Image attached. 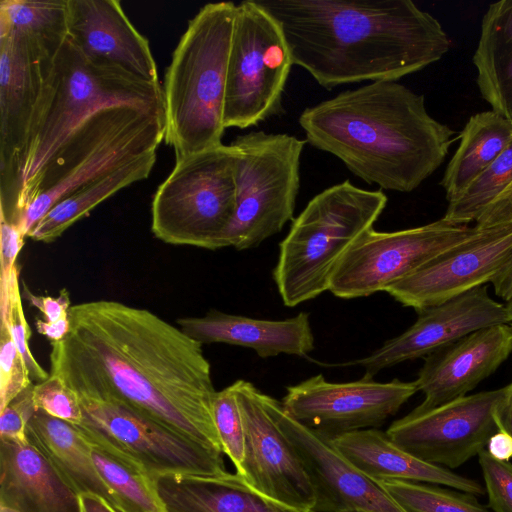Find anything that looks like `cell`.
<instances>
[{
    "label": "cell",
    "instance_id": "33",
    "mask_svg": "<svg viewBox=\"0 0 512 512\" xmlns=\"http://www.w3.org/2000/svg\"><path fill=\"white\" fill-rule=\"evenodd\" d=\"M379 483L407 512H490L475 495L441 485L404 480Z\"/></svg>",
    "mask_w": 512,
    "mask_h": 512
},
{
    "label": "cell",
    "instance_id": "37",
    "mask_svg": "<svg viewBox=\"0 0 512 512\" xmlns=\"http://www.w3.org/2000/svg\"><path fill=\"white\" fill-rule=\"evenodd\" d=\"M19 270V266L17 265L9 283L8 308L6 313L0 316V320L7 321L14 342L27 365L31 379L39 383L46 380L50 374L37 362L29 348L28 342L31 336V330L23 310L22 297L18 283Z\"/></svg>",
    "mask_w": 512,
    "mask_h": 512
},
{
    "label": "cell",
    "instance_id": "8",
    "mask_svg": "<svg viewBox=\"0 0 512 512\" xmlns=\"http://www.w3.org/2000/svg\"><path fill=\"white\" fill-rule=\"evenodd\" d=\"M236 208L235 158L231 145L176 159L151 205V230L172 245L223 248Z\"/></svg>",
    "mask_w": 512,
    "mask_h": 512
},
{
    "label": "cell",
    "instance_id": "40",
    "mask_svg": "<svg viewBox=\"0 0 512 512\" xmlns=\"http://www.w3.org/2000/svg\"><path fill=\"white\" fill-rule=\"evenodd\" d=\"M33 385L0 411L1 441L28 444L27 424L36 408L32 399Z\"/></svg>",
    "mask_w": 512,
    "mask_h": 512
},
{
    "label": "cell",
    "instance_id": "22",
    "mask_svg": "<svg viewBox=\"0 0 512 512\" xmlns=\"http://www.w3.org/2000/svg\"><path fill=\"white\" fill-rule=\"evenodd\" d=\"M177 323L185 334L201 344L243 346L253 349L261 358L279 354L305 357L315 347L306 312L285 320H264L212 309L201 317L177 319Z\"/></svg>",
    "mask_w": 512,
    "mask_h": 512
},
{
    "label": "cell",
    "instance_id": "9",
    "mask_svg": "<svg viewBox=\"0 0 512 512\" xmlns=\"http://www.w3.org/2000/svg\"><path fill=\"white\" fill-rule=\"evenodd\" d=\"M306 140L284 133L250 131L231 143L236 208L223 247L246 250L279 233L293 220Z\"/></svg>",
    "mask_w": 512,
    "mask_h": 512
},
{
    "label": "cell",
    "instance_id": "42",
    "mask_svg": "<svg viewBox=\"0 0 512 512\" xmlns=\"http://www.w3.org/2000/svg\"><path fill=\"white\" fill-rule=\"evenodd\" d=\"M475 223L478 228L512 223V183L485 209Z\"/></svg>",
    "mask_w": 512,
    "mask_h": 512
},
{
    "label": "cell",
    "instance_id": "25",
    "mask_svg": "<svg viewBox=\"0 0 512 512\" xmlns=\"http://www.w3.org/2000/svg\"><path fill=\"white\" fill-rule=\"evenodd\" d=\"M166 512H314L273 500L237 473L165 474L153 479Z\"/></svg>",
    "mask_w": 512,
    "mask_h": 512
},
{
    "label": "cell",
    "instance_id": "49",
    "mask_svg": "<svg viewBox=\"0 0 512 512\" xmlns=\"http://www.w3.org/2000/svg\"><path fill=\"white\" fill-rule=\"evenodd\" d=\"M508 309H509V312H510V315H511V323L510 325L512 326V297L509 299V301H507L506 303Z\"/></svg>",
    "mask_w": 512,
    "mask_h": 512
},
{
    "label": "cell",
    "instance_id": "15",
    "mask_svg": "<svg viewBox=\"0 0 512 512\" xmlns=\"http://www.w3.org/2000/svg\"><path fill=\"white\" fill-rule=\"evenodd\" d=\"M417 391L415 381L377 382L362 377L334 383L318 374L288 386L281 402L292 418L332 438L381 426Z\"/></svg>",
    "mask_w": 512,
    "mask_h": 512
},
{
    "label": "cell",
    "instance_id": "16",
    "mask_svg": "<svg viewBox=\"0 0 512 512\" xmlns=\"http://www.w3.org/2000/svg\"><path fill=\"white\" fill-rule=\"evenodd\" d=\"M241 409L245 458L238 475L257 492L288 506L313 510L316 495L306 469L271 409V397L246 380L233 384Z\"/></svg>",
    "mask_w": 512,
    "mask_h": 512
},
{
    "label": "cell",
    "instance_id": "1",
    "mask_svg": "<svg viewBox=\"0 0 512 512\" xmlns=\"http://www.w3.org/2000/svg\"><path fill=\"white\" fill-rule=\"evenodd\" d=\"M69 321L67 336L51 343V375L79 397L117 401L223 453L203 344L147 309L114 300L73 305Z\"/></svg>",
    "mask_w": 512,
    "mask_h": 512
},
{
    "label": "cell",
    "instance_id": "48",
    "mask_svg": "<svg viewBox=\"0 0 512 512\" xmlns=\"http://www.w3.org/2000/svg\"><path fill=\"white\" fill-rule=\"evenodd\" d=\"M0 512H18L15 508L5 504H0Z\"/></svg>",
    "mask_w": 512,
    "mask_h": 512
},
{
    "label": "cell",
    "instance_id": "47",
    "mask_svg": "<svg viewBox=\"0 0 512 512\" xmlns=\"http://www.w3.org/2000/svg\"><path fill=\"white\" fill-rule=\"evenodd\" d=\"M495 419L499 431L505 432L512 437V389L501 401L495 412Z\"/></svg>",
    "mask_w": 512,
    "mask_h": 512
},
{
    "label": "cell",
    "instance_id": "31",
    "mask_svg": "<svg viewBox=\"0 0 512 512\" xmlns=\"http://www.w3.org/2000/svg\"><path fill=\"white\" fill-rule=\"evenodd\" d=\"M0 28L28 35L58 52L68 38V0H1Z\"/></svg>",
    "mask_w": 512,
    "mask_h": 512
},
{
    "label": "cell",
    "instance_id": "30",
    "mask_svg": "<svg viewBox=\"0 0 512 512\" xmlns=\"http://www.w3.org/2000/svg\"><path fill=\"white\" fill-rule=\"evenodd\" d=\"M91 457L119 512H166L153 479L139 467L92 445Z\"/></svg>",
    "mask_w": 512,
    "mask_h": 512
},
{
    "label": "cell",
    "instance_id": "3",
    "mask_svg": "<svg viewBox=\"0 0 512 512\" xmlns=\"http://www.w3.org/2000/svg\"><path fill=\"white\" fill-rule=\"evenodd\" d=\"M305 140L334 155L368 184L411 192L434 173L454 141L427 111L423 95L397 81H376L305 108Z\"/></svg>",
    "mask_w": 512,
    "mask_h": 512
},
{
    "label": "cell",
    "instance_id": "4",
    "mask_svg": "<svg viewBox=\"0 0 512 512\" xmlns=\"http://www.w3.org/2000/svg\"><path fill=\"white\" fill-rule=\"evenodd\" d=\"M122 105L164 110L160 81L88 61L66 39L58 51L39 104L18 178L12 208L15 223L51 160L72 135L99 111Z\"/></svg>",
    "mask_w": 512,
    "mask_h": 512
},
{
    "label": "cell",
    "instance_id": "32",
    "mask_svg": "<svg viewBox=\"0 0 512 512\" xmlns=\"http://www.w3.org/2000/svg\"><path fill=\"white\" fill-rule=\"evenodd\" d=\"M512 183V141L458 196L448 201L444 219L454 224L476 222Z\"/></svg>",
    "mask_w": 512,
    "mask_h": 512
},
{
    "label": "cell",
    "instance_id": "29",
    "mask_svg": "<svg viewBox=\"0 0 512 512\" xmlns=\"http://www.w3.org/2000/svg\"><path fill=\"white\" fill-rule=\"evenodd\" d=\"M155 162L156 152H152L80 187L57 202L27 237L44 243L55 241L70 226L88 216L101 202L121 189L146 179Z\"/></svg>",
    "mask_w": 512,
    "mask_h": 512
},
{
    "label": "cell",
    "instance_id": "36",
    "mask_svg": "<svg viewBox=\"0 0 512 512\" xmlns=\"http://www.w3.org/2000/svg\"><path fill=\"white\" fill-rule=\"evenodd\" d=\"M32 399L36 410L78 425L83 420V412L78 395L57 376L51 375L33 385Z\"/></svg>",
    "mask_w": 512,
    "mask_h": 512
},
{
    "label": "cell",
    "instance_id": "38",
    "mask_svg": "<svg viewBox=\"0 0 512 512\" xmlns=\"http://www.w3.org/2000/svg\"><path fill=\"white\" fill-rule=\"evenodd\" d=\"M478 456L489 507L493 512H512V463L493 458L486 449Z\"/></svg>",
    "mask_w": 512,
    "mask_h": 512
},
{
    "label": "cell",
    "instance_id": "14",
    "mask_svg": "<svg viewBox=\"0 0 512 512\" xmlns=\"http://www.w3.org/2000/svg\"><path fill=\"white\" fill-rule=\"evenodd\" d=\"M510 386L466 395L423 412L411 411L386 433L417 458L454 469L479 455L499 431L495 412Z\"/></svg>",
    "mask_w": 512,
    "mask_h": 512
},
{
    "label": "cell",
    "instance_id": "12",
    "mask_svg": "<svg viewBox=\"0 0 512 512\" xmlns=\"http://www.w3.org/2000/svg\"><path fill=\"white\" fill-rule=\"evenodd\" d=\"M477 230L476 226L454 224L444 218L393 232L370 228L340 261L329 291L343 299L385 292L440 253L470 238Z\"/></svg>",
    "mask_w": 512,
    "mask_h": 512
},
{
    "label": "cell",
    "instance_id": "10",
    "mask_svg": "<svg viewBox=\"0 0 512 512\" xmlns=\"http://www.w3.org/2000/svg\"><path fill=\"white\" fill-rule=\"evenodd\" d=\"M293 65L277 20L257 0L237 4L227 68L225 128L245 129L282 114Z\"/></svg>",
    "mask_w": 512,
    "mask_h": 512
},
{
    "label": "cell",
    "instance_id": "11",
    "mask_svg": "<svg viewBox=\"0 0 512 512\" xmlns=\"http://www.w3.org/2000/svg\"><path fill=\"white\" fill-rule=\"evenodd\" d=\"M79 400L83 420L74 426L90 445L136 465L152 479L175 473L217 475L227 472L223 453L117 401L84 396Z\"/></svg>",
    "mask_w": 512,
    "mask_h": 512
},
{
    "label": "cell",
    "instance_id": "23",
    "mask_svg": "<svg viewBox=\"0 0 512 512\" xmlns=\"http://www.w3.org/2000/svg\"><path fill=\"white\" fill-rule=\"evenodd\" d=\"M328 439L343 457L375 481L404 480L450 487L475 496L485 493L478 481L417 458L377 428Z\"/></svg>",
    "mask_w": 512,
    "mask_h": 512
},
{
    "label": "cell",
    "instance_id": "24",
    "mask_svg": "<svg viewBox=\"0 0 512 512\" xmlns=\"http://www.w3.org/2000/svg\"><path fill=\"white\" fill-rule=\"evenodd\" d=\"M0 504L18 512H81L77 493L30 443L0 444Z\"/></svg>",
    "mask_w": 512,
    "mask_h": 512
},
{
    "label": "cell",
    "instance_id": "17",
    "mask_svg": "<svg viewBox=\"0 0 512 512\" xmlns=\"http://www.w3.org/2000/svg\"><path fill=\"white\" fill-rule=\"evenodd\" d=\"M511 254L512 223L478 228L385 292L418 312L491 282Z\"/></svg>",
    "mask_w": 512,
    "mask_h": 512
},
{
    "label": "cell",
    "instance_id": "41",
    "mask_svg": "<svg viewBox=\"0 0 512 512\" xmlns=\"http://www.w3.org/2000/svg\"><path fill=\"white\" fill-rule=\"evenodd\" d=\"M23 295L28 303L38 309L48 322H56L69 316L71 300L69 292L62 289L57 297L35 295L23 283Z\"/></svg>",
    "mask_w": 512,
    "mask_h": 512
},
{
    "label": "cell",
    "instance_id": "7",
    "mask_svg": "<svg viewBox=\"0 0 512 512\" xmlns=\"http://www.w3.org/2000/svg\"><path fill=\"white\" fill-rule=\"evenodd\" d=\"M164 137V110L122 105L99 111L51 160L14 224L27 237L61 199L135 159L156 152Z\"/></svg>",
    "mask_w": 512,
    "mask_h": 512
},
{
    "label": "cell",
    "instance_id": "35",
    "mask_svg": "<svg viewBox=\"0 0 512 512\" xmlns=\"http://www.w3.org/2000/svg\"><path fill=\"white\" fill-rule=\"evenodd\" d=\"M24 358L6 320H0V411L32 386Z\"/></svg>",
    "mask_w": 512,
    "mask_h": 512
},
{
    "label": "cell",
    "instance_id": "18",
    "mask_svg": "<svg viewBox=\"0 0 512 512\" xmlns=\"http://www.w3.org/2000/svg\"><path fill=\"white\" fill-rule=\"evenodd\" d=\"M417 313V320L403 333L346 365L361 366L363 377L373 378L385 368L427 356L480 329L511 323L507 305L492 299L486 285Z\"/></svg>",
    "mask_w": 512,
    "mask_h": 512
},
{
    "label": "cell",
    "instance_id": "45",
    "mask_svg": "<svg viewBox=\"0 0 512 512\" xmlns=\"http://www.w3.org/2000/svg\"><path fill=\"white\" fill-rule=\"evenodd\" d=\"M495 294L506 302L512 297V254L491 281Z\"/></svg>",
    "mask_w": 512,
    "mask_h": 512
},
{
    "label": "cell",
    "instance_id": "2",
    "mask_svg": "<svg viewBox=\"0 0 512 512\" xmlns=\"http://www.w3.org/2000/svg\"><path fill=\"white\" fill-rule=\"evenodd\" d=\"M279 23L292 61L330 90L397 81L439 61L451 42L410 0H257Z\"/></svg>",
    "mask_w": 512,
    "mask_h": 512
},
{
    "label": "cell",
    "instance_id": "46",
    "mask_svg": "<svg viewBox=\"0 0 512 512\" xmlns=\"http://www.w3.org/2000/svg\"><path fill=\"white\" fill-rule=\"evenodd\" d=\"M79 503L81 512H119L105 498L91 492L80 493Z\"/></svg>",
    "mask_w": 512,
    "mask_h": 512
},
{
    "label": "cell",
    "instance_id": "50",
    "mask_svg": "<svg viewBox=\"0 0 512 512\" xmlns=\"http://www.w3.org/2000/svg\"><path fill=\"white\" fill-rule=\"evenodd\" d=\"M509 386H510V388L512 389V383H511V384H509Z\"/></svg>",
    "mask_w": 512,
    "mask_h": 512
},
{
    "label": "cell",
    "instance_id": "6",
    "mask_svg": "<svg viewBox=\"0 0 512 512\" xmlns=\"http://www.w3.org/2000/svg\"><path fill=\"white\" fill-rule=\"evenodd\" d=\"M386 204L381 190H365L350 180L315 195L279 244L272 276L283 303L295 307L329 291L340 261L373 228Z\"/></svg>",
    "mask_w": 512,
    "mask_h": 512
},
{
    "label": "cell",
    "instance_id": "43",
    "mask_svg": "<svg viewBox=\"0 0 512 512\" xmlns=\"http://www.w3.org/2000/svg\"><path fill=\"white\" fill-rule=\"evenodd\" d=\"M35 327L39 334L44 335L50 342H58L67 336L70 330L69 316L56 322L36 319Z\"/></svg>",
    "mask_w": 512,
    "mask_h": 512
},
{
    "label": "cell",
    "instance_id": "34",
    "mask_svg": "<svg viewBox=\"0 0 512 512\" xmlns=\"http://www.w3.org/2000/svg\"><path fill=\"white\" fill-rule=\"evenodd\" d=\"M212 414L222 452L233 463L236 473L245 458L246 435L241 409L233 385L216 391Z\"/></svg>",
    "mask_w": 512,
    "mask_h": 512
},
{
    "label": "cell",
    "instance_id": "27",
    "mask_svg": "<svg viewBox=\"0 0 512 512\" xmlns=\"http://www.w3.org/2000/svg\"><path fill=\"white\" fill-rule=\"evenodd\" d=\"M472 60L482 98L512 124V0L488 6Z\"/></svg>",
    "mask_w": 512,
    "mask_h": 512
},
{
    "label": "cell",
    "instance_id": "13",
    "mask_svg": "<svg viewBox=\"0 0 512 512\" xmlns=\"http://www.w3.org/2000/svg\"><path fill=\"white\" fill-rule=\"evenodd\" d=\"M58 52L0 28V211L13 205L31 128Z\"/></svg>",
    "mask_w": 512,
    "mask_h": 512
},
{
    "label": "cell",
    "instance_id": "28",
    "mask_svg": "<svg viewBox=\"0 0 512 512\" xmlns=\"http://www.w3.org/2000/svg\"><path fill=\"white\" fill-rule=\"evenodd\" d=\"M440 185L447 201L458 196L512 141V124L493 110L471 116L459 135Z\"/></svg>",
    "mask_w": 512,
    "mask_h": 512
},
{
    "label": "cell",
    "instance_id": "26",
    "mask_svg": "<svg viewBox=\"0 0 512 512\" xmlns=\"http://www.w3.org/2000/svg\"><path fill=\"white\" fill-rule=\"evenodd\" d=\"M27 438L77 493L97 494L116 508L94 466L90 443L73 424L36 410L27 424Z\"/></svg>",
    "mask_w": 512,
    "mask_h": 512
},
{
    "label": "cell",
    "instance_id": "21",
    "mask_svg": "<svg viewBox=\"0 0 512 512\" xmlns=\"http://www.w3.org/2000/svg\"><path fill=\"white\" fill-rule=\"evenodd\" d=\"M68 38L90 62L159 81L146 37L116 0H68Z\"/></svg>",
    "mask_w": 512,
    "mask_h": 512
},
{
    "label": "cell",
    "instance_id": "51",
    "mask_svg": "<svg viewBox=\"0 0 512 512\" xmlns=\"http://www.w3.org/2000/svg\"><path fill=\"white\" fill-rule=\"evenodd\" d=\"M353 512H363V511H353Z\"/></svg>",
    "mask_w": 512,
    "mask_h": 512
},
{
    "label": "cell",
    "instance_id": "39",
    "mask_svg": "<svg viewBox=\"0 0 512 512\" xmlns=\"http://www.w3.org/2000/svg\"><path fill=\"white\" fill-rule=\"evenodd\" d=\"M25 237L14 223L0 213V316L8 308L9 283Z\"/></svg>",
    "mask_w": 512,
    "mask_h": 512
},
{
    "label": "cell",
    "instance_id": "44",
    "mask_svg": "<svg viewBox=\"0 0 512 512\" xmlns=\"http://www.w3.org/2000/svg\"><path fill=\"white\" fill-rule=\"evenodd\" d=\"M486 450L493 458L508 461L512 458V437L498 431L489 439Z\"/></svg>",
    "mask_w": 512,
    "mask_h": 512
},
{
    "label": "cell",
    "instance_id": "19",
    "mask_svg": "<svg viewBox=\"0 0 512 512\" xmlns=\"http://www.w3.org/2000/svg\"><path fill=\"white\" fill-rule=\"evenodd\" d=\"M272 412L297 451L316 495L314 512H407L381 486L343 457L329 439L292 418L271 397Z\"/></svg>",
    "mask_w": 512,
    "mask_h": 512
},
{
    "label": "cell",
    "instance_id": "5",
    "mask_svg": "<svg viewBox=\"0 0 512 512\" xmlns=\"http://www.w3.org/2000/svg\"><path fill=\"white\" fill-rule=\"evenodd\" d=\"M236 4L208 3L188 22L163 84L164 141L176 159L222 143Z\"/></svg>",
    "mask_w": 512,
    "mask_h": 512
},
{
    "label": "cell",
    "instance_id": "20",
    "mask_svg": "<svg viewBox=\"0 0 512 512\" xmlns=\"http://www.w3.org/2000/svg\"><path fill=\"white\" fill-rule=\"evenodd\" d=\"M511 353L510 324L480 329L430 353L415 380L424 400L413 411H427L466 396Z\"/></svg>",
    "mask_w": 512,
    "mask_h": 512
}]
</instances>
